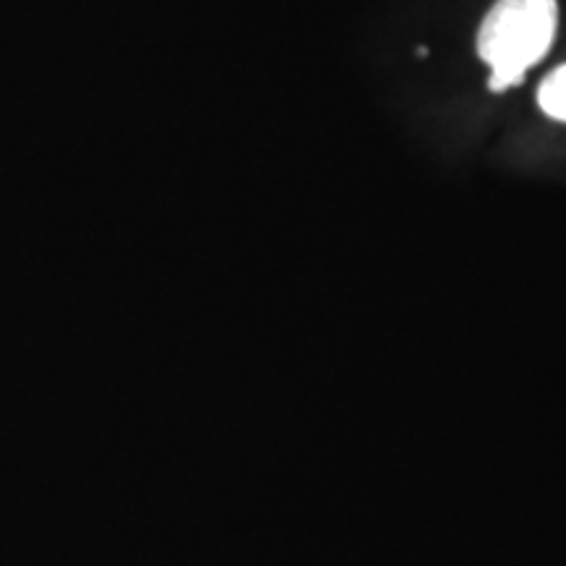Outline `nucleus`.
Listing matches in <instances>:
<instances>
[{
    "mask_svg": "<svg viewBox=\"0 0 566 566\" xmlns=\"http://www.w3.org/2000/svg\"><path fill=\"white\" fill-rule=\"evenodd\" d=\"M556 30V0H495L478 32V53L491 66L488 90L520 87L527 71L548 55Z\"/></svg>",
    "mask_w": 566,
    "mask_h": 566,
    "instance_id": "obj_1",
    "label": "nucleus"
},
{
    "mask_svg": "<svg viewBox=\"0 0 566 566\" xmlns=\"http://www.w3.org/2000/svg\"><path fill=\"white\" fill-rule=\"evenodd\" d=\"M537 105L554 122L566 124V63L556 71H551L546 82L541 84V90H537Z\"/></svg>",
    "mask_w": 566,
    "mask_h": 566,
    "instance_id": "obj_2",
    "label": "nucleus"
}]
</instances>
